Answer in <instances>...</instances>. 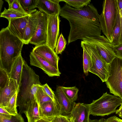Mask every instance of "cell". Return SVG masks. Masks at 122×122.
<instances>
[{"label":"cell","mask_w":122,"mask_h":122,"mask_svg":"<svg viewBox=\"0 0 122 122\" xmlns=\"http://www.w3.org/2000/svg\"><path fill=\"white\" fill-rule=\"evenodd\" d=\"M96 8L90 4L81 9H76L66 4L61 8L60 15L67 20L70 27L68 45L86 36L101 35L102 30Z\"/></svg>","instance_id":"obj_1"},{"label":"cell","mask_w":122,"mask_h":122,"mask_svg":"<svg viewBox=\"0 0 122 122\" xmlns=\"http://www.w3.org/2000/svg\"><path fill=\"white\" fill-rule=\"evenodd\" d=\"M39 85H42L39 76L25 60L17 92L16 105L19 114L24 113L30 104L36 101L35 94Z\"/></svg>","instance_id":"obj_2"},{"label":"cell","mask_w":122,"mask_h":122,"mask_svg":"<svg viewBox=\"0 0 122 122\" xmlns=\"http://www.w3.org/2000/svg\"><path fill=\"white\" fill-rule=\"evenodd\" d=\"M23 41L10 32L7 27L0 31V68L9 76L12 65L21 53Z\"/></svg>","instance_id":"obj_3"},{"label":"cell","mask_w":122,"mask_h":122,"mask_svg":"<svg viewBox=\"0 0 122 122\" xmlns=\"http://www.w3.org/2000/svg\"><path fill=\"white\" fill-rule=\"evenodd\" d=\"M117 13V0H104L102 10L99 15L102 31L106 38L112 42L113 30L115 24Z\"/></svg>","instance_id":"obj_4"},{"label":"cell","mask_w":122,"mask_h":122,"mask_svg":"<svg viewBox=\"0 0 122 122\" xmlns=\"http://www.w3.org/2000/svg\"><path fill=\"white\" fill-rule=\"evenodd\" d=\"M122 102V99L120 98L106 92L99 98L93 100L89 104L90 114L101 116L108 115L115 112L116 108Z\"/></svg>","instance_id":"obj_5"},{"label":"cell","mask_w":122,"mask_h":122,"mask_svg":"<svg viewBox=\"0 0 122 122\" xmlns=\"http://www.w3.org/2000/svg\"><path fill=\"white\" fill-rule=\"evenodd\" d=\"M105 82L110 92L122 99V60L116 58L110 64V75Z\"/></svg>","instance_id":"obj_6"},{"label":"cell","mask_w":122,"mask_h":122,"mask_svg":"<svg viewBox=\"0 0 122 122\" xmlns=\"http://www.w3.org/2000/svg\"><path fill=\"white\" fill-rule=\"evenodd\" d=\"M83 42L91 56L92 65L89 72L98 76L102 82H106L110 75V64L102 57L95 45Z\"/></svg>","instance_id":"obj_7"},{"label":"cell","mask_w":122,"mask_h":122,"mask_svg":"<svg viewBox=\"0 0 122 122\" xmlns=\"http://www.w3.org/2000/svg\"><path fill=\"white\" fill-rule=\"evenodd\" d=\"M82 40L84 42L95 45L101 56L107 63L110 64L117 58L113 49L112 42L104 35L86 36Z\"/></svg>","instance_id":"obj_8"},{"label":"cell","mask_w":122,"mask_h":122,"mask_svg":"<svg viewBox=\"0 0 122 122\" xmlns=\"http://www.w3.org/2000/svg\"><path fill=\"white\" fill-rule=\"evenodd\" d=\"M47 39L46 44L54 50L59 35L61 20L58 15H47Z\"/></svg>","instance_id":"obj_9"},{"label":"cell","mask_w":122,"mask_h":122,"mask_svg":"<svg viewBox=\"0 0 122 122\" xmlns=\"http://www.w3.org/2000/svg\"><path fill=\"white\" fill-rule=\"evenodd\" d=\"M47 15L39 11L38 22L35 34L29 43L36 46L46 44L47 39Z\"/></svg>","instance_id":"obj_10"},{"label":"cell","mask_w":122,"mask_h":122,"mask_svg":"<svg viewBox=\"0 0 122 122\" xmlns=\"http://www.w3.org/2000/svg\"><path fill=\"white\" fill-rule=\"evenodd\" d=\"M30 64L41 69L49 76H60L61 73L42 57L32 51L30 55Z\"/></svg>","instance_id":"obj_11"},{"label":"cell","mask_w":122,"mask_h":122,"mask_svg":"<svg viewBox=\"0 0 122 122\" xmlns=\"http://www.w3.org/2000/svg\"><path fill=\"white\" fill-rule=\"evenodd\" d=\"M32 51L41 56L53 66L59 69L60 58L55 51L46 44L35 46Z\"/></svg>","instance_id":"obj_12"},{"label":"cell","mask_w":122,"mask_h":122,"mask_svg":"<svg viewBox=\"0 0 122 122\" xmlns=\"http://www.w3.org/2000/svg\"><path fill=\"white\" fill-rule=\"evenodd\" d=\"M29 15L23 17L12 18L8 20L7 27L11 33L17 36L23 42L25 31L28 22Z\"/></svg>","instance_id":"obj_13"},{"label":"cell","mask_w":122,"mask_h":122,"mask_svg":"<svg viewBox=\"0 0 122 122\" xmlns=\"http://www.w3.org/2000/svg\"><path fill=\"white\" fill-rule=\"evenodd\" d=\"M90 111L89 104L83 103H73L70 116L75 122H88L90 119Z\"/></svg>","instance_id":"obj_14"},{"label":"cell","mask_w":122,"mask_h":122,"mask_svg":"<svg viewBox=\"0 0 122 122\" xmlns=\"http://www.w3.org/2000/svg\"><path fill=\"white\" fill-rule=\"evenodd\" d=\"M39 11L35 9L29 13L30 16L24 34L23 43L28 44L36 32L38 22Z\"/></svg>","instance_id":"obj_15"},{"label":"cell","mask_w":122,"mask_h":122,"mask_svg":"<svg viewBox=\"0 0 122 122\" xmlns=\"http://www.w3.org/2000/svg\"><path fill=\"white\" fill-rule=\"evenodd\" d=\"M60 0H38L37 7L47 15H58L61 13Z\"/></svg>","instance_id":"obj_16"},{"label":"cell","mask_w":122,"mask_h":122,"mask_svg":"<svg viewBox=\"0 0 122 122\" xmlns=\"http://www.w3.org/2000/svg\"><path fill=\"white\" fill-rule=\"evenodd\" d=\"M55 93L59 106L61 115H70L72 109L73 103L65 95L61 86H57Z\"/></svg>","instance_id":"obj_17"},{"label":"cell","mask_w":122,"mask_h":122,"mask_svg":"<svg viewBox=\"0 0 122 122\" xmlns=\"http://www.w3.org/2000/svg\"><path fill=\"white\" fill-rule=\"evenodd\" d=\"M19 85L17 81L10 79L5 87L0 91V107L6 106L11 97L17 92Z\"/></svg>","instance_id":"obj_18"},{"label":"cell","mask_w":122,"mask_h":122,"mask_svg":"<svg viewBox=\"0 0 122 122\" xmlns=\"http://www.w3.org/2000/svg\"><path fill=\"white\" fill-rule=\"evenodd\" d=\"M38 108L41 118H50L61 115L58 103L53 101L45 102Z\"/></svg>","instance_id":"obj_19"},{"label":"cell","mask_w":122,"mask_h":122,"mask_svg":"<svg viewBox=\"0 0 122 122\" xmlns=\"http://www.w3.org/2000/svg\"><path fill=\"white\" fill-rule=\"evenodd\" d=\"M24 61L21 53L13 64L9 75L10 79L16 80L18 85L20 81Z\"/></svg>","instance_id":"obj_20"},{"label":"cell","mask_w":122,"mask_h":122,"mask_svg":"<svg viewBox=\"0 0 122 122\" xmlns=\"http://www.w3.org/2000/svg\"><path fill=\"white\" fill-rule=\"evenodd\" d=\"M24 113L27 118L28 122H36L41 117L38 105L36 101L30 104Z\"/></svg>","instance_id":"obj_21"},{"label":"cell","mask_w":122,"mask_h":122,"mask_svg":"<svg viewBox=\"0 0 122 122\" xmlns=\"http://www.w3.org/2000/svg\"><path fill=\"white\" fill-rule=\"evenodd\" d=\"M81 46L83 51V66L84 73L86 76L88 75L89 70L92 66L91 55L85 44L81 41Z\"/></svg>","instance_id":"obj_22"},{"label":"cell","mask_w":122,"mask_h":122,"mask_svg":"<svg viewBox=\"0 0 122 122\" xmlns=\"http://www.w3.org/2000/svg\"><path fill=\"white\" fill-rule=\"evenodd\" d=\"M117 13L115 25L113 30V40L112 43L113 45L118 44L121 30V18L117 0Z\"/></svg>","instance_id":"obj_23"},{"label":"cell","mask_w":122,"mask_h":122,"mask_svg":"<svg viewBox=\"0 0 122 122\" xmlns=\"http://www.w3.org/2000/svg\"><path fill=\"white\" fill-rule=\"evenodd\" d=\"M42 85H39L35 94V97L38 106L49 101H53L47 94L42 87Z\"/></svg>","instance_id":"obj_24"},{"label":"cell","mask_w":122,"mask_h":122,"mask_svg":"<svg viewBox=\"0 0 122 122\" xmlns=\"http://www.w3.org/2000/svg\"><path fill=\"white\" fill-rule=\"evenodd\" d=\"M29 15L23 14L12 9H7L5 8L3 11L0 13V17L5 18L8 20L12 18L23 17Z\"/></svg>","instance_id":"obj_25"},{"label":"cell","mask_w":122,"mask_h":122,"mask_svg":"<svg viewBox=\"0 0 122 122\" xmlns=\"http://www.w3.org/2000/svg\"><path fill=\"white\" fill-rule=\"evenodd\" d=\"M64 93L70 101L73 103L78 98L79 89L75 86L65 87L61 86Z\"/></svg>","instance_id":"obj_26"},{"label":"cell","mask_w":122,"mask_h":122,"mask_svg":"<svg viewBox=\"0 0 122 122\" xmlns=\"http://www.w3.org/2000/svg\"><path fill=\"white\" fill-rule=\"evenodd\" d=\"M65 2L70 6L76 9H81L90 4V0H60Z\"/></svg>","instance_id":"obj_27"},{"label":"cell","mask_w":122,"mask_h":122,"mask_svg":"<svg viewBox=\"0 0 122 122\" xmlns=\"http://www.w3.org/2000/svg\"><path fill=\"white\" fill-rule=\"evenodd\" d=\"M0 122H25L21 114L15 115L0 113Z\"/></svg>","instance_id":"obj_28"},{"label":"cell","mask_w":122,"mask_h":122,"mask_svg":"<svg viewBox=\"0 0 122 122\" xmlns=\"http://www.w3.org/2000/svg\"><path fill=\"white\" fill-rule=\"evenodd\" d=\"M17 94V92H16L11 98L7 106L3 107L12 115H15L18 113L16 108Z\"/></svg>","instance_id":"obj_29"},{"label":"cell","mask_w":122,"mask_h":122,"mask_svg":"<svg viewBox=\"0 0 122 122\" xmlns=\"http://www.w3.org/2000/svg\"><path fill=\"white\" fill-rule=\"evenodd\" d=\"M20 3L24 10L27 13L37 7L38 0H19Z\"/></svg>","instance_id":"obj_30"},{"label":"cell","mask_w":122,"mask_h":122,"mask_svg":"<svg viewBox=\"0 0 122 122\" xmlns=\"http://www.w3.org/2000/svg\"><path fill=\"white\" fill-rule=\"evenodd\" d=\"M67 42L61 33L57 41L55 51L57 55L61 54L66 48Z\"/></svg>","instance_id":"obj_31"},{"label":"cell","mask_w":122,"mask_h":122,"mask_svg":"<svg viewBox=\"0 0 122 122\" xmlns=\"http://www.w3.org/2000/svg\"><path fill=\"white\" fill-rule=\"evenodd\" d=\"M10 80L7 72L4 70L0 68V91L4 88Z\"/></svg>","instance_id":"obj_32"},{"label":"cell","mask_w":122,"mask_h":122,"mask_svg":"<svg viewBox=\"0 0 122 122\" xmlns=\"http://www.w3.org/2000/svg\"><path fill=\"white\" fill-rule=\"evenodd\" d=\"M42 86L46 93L51 98L52 100L55 102L58 103L54 92L48 85L46 83Z\"/></svg>","instance_id":"obj_33"},{"label":"cell","mask_w":122,"mask_h":122,"mask_svg":"<svg viewBox=\"0 0 122 122\" xmlns=\"http://www.w3.org/2000/svg\"><path fill=\"white\" fill-rule=\"evenodd\" d=\"M11 9H13L23 14H29L25 11L23 8L20 3L19 0H14Z\"/></svg>","instance_id":"obj_34"},{"label":"cell","mask_w":122,"mask_h":122,"mask_svg":"<svg viewBox=\"0 0 122 122\" xmlns=\"http://www.w3.org/2000/svg\"><path fill=\"white\" fill-rule=\"evenodd\" d=\"M113 49L117 58L122 60V44L113 45Z\"/></svg>","instance_id":"obj_35"},{"label":"cell","mask_w":122,"mask_h":122,"mask_svg":"<svg viewBox=\"0 0 122 122\" xmlns=\"http://www.w3.org/2000/svg\"><path fill=\"white\" fill-rule=\"evenodd\" d=\"M61 122H75L73 118L70 115L59 116Z\"/></svg>","instance_id":"obj_36"},{"label":"cell","mask_w":122,"mask_h":122,"mask_svg":"<svg viewBox=\"0 0 122 122\" xmlns=\"http://www.w3.org/2000/svg\"><path fill=\"white\" fill-rule=\"evenodd\" d=\"M103 122H122V119L114 116L107 119L103 118Z\"/></svg>","instance_id":"obj_37"},{"label":"cell","mask_w":122,"mask_h":122,"mask_svg":"<svg viewBox=\"0 0 122 122\" xmlns=\"http://www.w3.org/2000/svg\"><path fill=\"white\" fill-rule=\"evenodd\" d=\"M119 11L121 18V27L120 34L119 39V43L122 44V10L119 9Z\"/></svg>","instance_id":"obj_38"},{"label":"cell","mask_w":122,"mask_h":122,"mask_svg":"<svg viewBox=\"0 0 122 122\" xmlns=\"http://www.w3.org/2000/svg\"><path fill=\"white\" fill-rule=\"evenodd\" d=\"M48 119H50L51 122H61L59 116Z\"/></svg>","instance_id":"obj_39"},{"label":"cell","mask_w":122,"mask_h":122,"mask_svg":"<svg viewBox=\"0 0 122 122\" xmlns=\"http://www.w3.org/2000/svg\"><path fill=\"white\" fill-rule=\"evenodd\" d=\"M36 122H51V121L49 119L41 118Z\"/></svg>","instance_id":"obj_40"},{"label":"cell","mask_w":122,"mask_h":122,"mask_svg":"<svg viewBox=\"0 0 122 122\" xmlns=\"http://www.w3.org/2000/svg\"><path fill=\"white\" fill-rule=\"evenodd\" d=\"M14 0H6L5 1L7 2L8 4L9 7L8 9H11L13 5Z\"/></svg>","instance_id":"obj_41"},{"label":"cell","mask_w":122,"mask_h":122,"mask_svg":"<svg viewBox=\"0 0 122 122\" xmlns=\"http://www.w3.org/2000/svg\"><path fill=\"white\" fill-rule=\"evenodd\" d=\"M0 113L10 114L3 108L0 107Z\"/></svg>","instance_id":"obj_42"},{"label":"cell","mask_w":122,"mask_h":122,"mask_svg":"<svg viewBox=\"0 0 122 122\" xmlns=\"http://www.w3.org/2000/svg\"><path fill=\"white\" fill-rule=\"evenodd\" d=\"M103 118L99 119L91 120L89 119L88 122H103Z\"/></svg>","instance_id":"obj_43"},{"label":"cell","mask_w":122,"mask_h":122,"mask_svg":"<svg viewBox=\"0 0 122 122\" xmlns=\"http://www.w3.org/2000/svg\"><path fill=\"white\" fill-rule=\"evenodd\" d=\"M116 113L118 115L119 117L122 116V108L120 109H118L117 110Z\"/></svg>","instance_id":"obj_44"},{"label":"cell","mask_w":122,"mask_h":122,"mask_svg":"<svg viewBox=\"0 0 122 122\" xmlns=\"http://www.w3.org/2000/svg\"><path fill=\"white\" fill-rule=\"evenodd\" d=\"M117 0L119 9L122 10V0Z\"/></svg>","instance_id":"obj_45"},{"label":"cell","mask_w":122,"mask_h":122,"mask_svg":"<svg viewBox=\"0 0 122 122\" xmlns=\"http://www.w3.org/2000/svg\"><path fill=\"white\" fill-rule=\"evenodd\" d=\"M3 3V1L2 0H0V11H1L2 5Z\"/></svg>","instance_id":"obj_46"},{"label":"cell","mask_w":122,"mask_h":122,"mask_svg":"<svg viewBox=\"0 0 122 122\" xmlns=\"http://www.w3.org/2000/svg\"><path fill=\"white\" fill-rule=\"evenodd\" d=\"M122 108V103L121 104V106L120 107H119V109H120Z\"/></svg>","instance_id":"obj_47"},{"label":"cell","mask_w":122,"mask_h":122,"mask_svg":"<svg viewBox=\"0 0 122 122\" xmlns=\"http://www.w3.org/2000/svg\"><path fill=\"white\" fill-rule=\"evenodd\" d=\"M120 117H121V118H122V116H121Z\"/></svg>","instance_id":"obj_48"}]
</instances>
